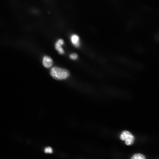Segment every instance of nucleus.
<instances>
[{"label": "nucleus", "mask_w": 159, "mask_h": 159, "mask_svg": "<svg viewBox=\"0 0 159 159\" xmlns=\"http://www.w3.org/2000/svg\"><path fill=\"white\" fill-rule=\"evenodd\" d=\"M50 74L53 78L56 80H61L68 77L70 73L67 69L55 67L51 69Z\"/></svg>", "instance_id": "1"}, {"label": "nucleus", "mask_w": 159, "mask_h": 159, "mask_svg": "<svg viewBox=\"0 0 159 159\" xmlns=\"http://www.w3.org/2000/svg\"><path fill=\"white\" fill-rule=\"evenodd\" d=\"M120 139L125 141V144L127 145H130L133 144L135 141V137L133 135L128 131H123L121 134Z\"/></svg>", "instance_id": "2"}, {"label": "nucleus", "mask_w": 159, "mask_h": 159, "mask_svg": "<svg viewBox=\"0 0 159 159\" xmlns=\"http://www.w3.org/2000/svg\"><path fill=\"white\" fill-rule=\"evenodd\" d=\"M64 43V41L62 39H58L55 45V49L60 54H63L65 52L64 50L61 47V46Z\"/></svg>", "instance_id": "3"}, {"label": "nucleus", "mask_w": 159, "mask_h": 159, "mask_svg": "<svg viewBox=\"0 0 159 159\" xmlns=\"http://www.w3.org/2000/svg\"><path fill=\"white\" fill-rule=\"evenodd\" d=\"M43 63L45 68H49L52 65L53 60L50 56H46L43 58Z\"/></svg>", "instance_id": "4"}, {"label": "nucleus", "mask_w": 159, "mask_h": 159, "mask_svg": "<svg viewBox=\"0 0 159 159\" xmlns=\"http://www.w3.org/2000/svg\"><path fill=\"white\" fill-rule=\"evenodd\" d=\"M71 41L73 44L76 47H78L79 44V37L77 35H73L71 37Z\"/></svg>", "instance_id": "5"}, {"label": "nucleus", "mask_w": 159, "mask_h": 159, "mask_svg": "<svg viewBox=\"0 0 159 159\" xmlns=\"http://www.w3.org/2000/svg\"><path fill=\"white\" fill-rule=\"evenodd\" d=\"M131 159H146L145 156L141 154H136L132 157Z\"/></svg>", "instance_id": "6"}, {"label": "nucleus", "mask_w": 159, "mask_h": 159, "mask_svg": "<svg viewBox=\"0 0 159 159\" xmlns=\"http://www.w3.org/2000/svg\"><path fill=\"white\" fill-rule=\"evenodd\" d=\"M78 58V55L76 53H73L70 56V58L72 60H75Z\"/></svg>", "instance_id": "7"}, {"label": "nucleus", "mask_w": 159, "mask_h": 159, "mask_svg": "<svg viewBox=\"0 0 159 159\" xmlns=\"http://www.w3.org/2000/svg\"><path fill=\"white\" fill-rule=\"evenodd\" d=\"M45 152L46 153H51L53 151L52 149L50 147H48L45 149Z\"/></svg>", "instance_id": "8"}]
</instances>
